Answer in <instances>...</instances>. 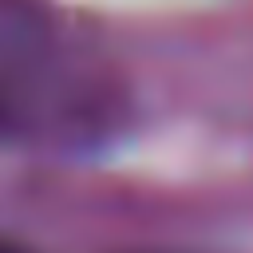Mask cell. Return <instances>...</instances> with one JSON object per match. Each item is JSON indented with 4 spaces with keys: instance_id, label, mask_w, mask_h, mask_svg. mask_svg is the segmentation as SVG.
Masks as SVG:
<instances>
[{
    "instance_id": "6da1fadb",
    "label": "cell",
    "mask_w": 253,
    "mask_h": 253,
    "mask_svg": "<svg viewBox=\"0 0 253 253\" xmlns=\"http://www.w3.org/2000/svg\"><path fill=\"white\" fill-rule=\"evenodd\" d=\"M130 123V91L55 0H0V142L32 154H91Z\"/></svg>"
},
{
    "instance_id": "7a4b0ae2",
    "label": "cell",
    "mask_w": 253,
    "mask_h": 253,
    "mask_svg": "<svg viewBox=\"0 0 253 253\" xmlns=\"http://www.w3.org/2000/svg\"><path fill=\"white\" fill-rule=\"evenodd\" d=\"M0 253H36L28 241H20V237H12L8 229H0Z\"/></svg>"
}]
</instances>
